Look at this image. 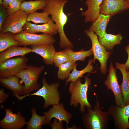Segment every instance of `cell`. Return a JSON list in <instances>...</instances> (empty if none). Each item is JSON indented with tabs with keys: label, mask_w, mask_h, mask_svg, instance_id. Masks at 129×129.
<instances>
[{
	"label": "cell",
	"mask_w": 129,
	"mask_h": 129,
	"mask_svg": "<svg viewBox=\"0 0 129 129\" xmlns=\"http://www.w3.org/2000/svg\"><path fill=\"white\" fill-rule=\"evenodd\" d=\"M68 0H47L46 5L43 10V11L48 12L51 16L58 28L60 37L59 44L61 48H72V43L66 37L64 27L68 20V17L63 11L64 7Z\"/></svg>",
	"instance_id": "6da1fadb"
},
{
	"label": "cell",
	"mask_w": 129,
	"mask_h": 129,
	"mask_svg": "<svg viewBox=\"0 0 129 129\" xmlns=\"http://www.w3.org/2000/svg\"><path fill=\"white\" fill-rule=\"evenodd\" d=\"M85 79L84 84L81 83V78L75 81L70 82L68 89L71 95L70 106L76 108L80 104L79 110L81 113L85 111V107L87 108L91 107L87 97V91L91 85V81L87 76L85 77Z\"/></svg>",
	"instance_id": "7a4b0ae2"
},
{
	"label": "cell",
	"mask_w": 129,
	"mask_h": 129,
	"mask_svg": "<svg viewBox=\"0 0 129 129\" xmlns=\"http://www.w3.org/2000/svg\"><path fill=\"white\" fill-rule=\"evenodd\" d=\"M97 98L96 104L93 108H87V112L82 116V125L86 129H105L109 120L108 113L101 110Z\"/></svg>",
	"instance_id": "3957f363"
},
{
	"label": "cell",
	"mask_w": 129,
	"mask_h": 129,
	"mask_svg": "<svg viewBox=\"0 0 129 129\" xmlns=\"http://www.w3.org/2000/svg\"><path fill=\"white\" fill-rule=\"evenodd\" d=\"M42 87L36 92L30 94L25 95L23 96L15 95L20 101L26 97L35 95L42 97L44 100L43 108H45L50 105H53L59 103L60 97L58 88L59 86L58 83L49 84L46 79L43 78L42 80Z\"/></svg>",
	"instance_id": "277c9868"
},
{
	"label": "cell",
	"mask_w": 129,
	"mask_h": 129,
	"mask_svg": "<svg viewBox=\"0 0 129 129\" xmlns=\"http://www.w3.org/2000/svg\"><path fill=\"white\" fill-rule=\"evenodd\" d=\"M44 68L43 65L37 67L27 65L25 69L16 75L24 83V94H28L39 88L40 85L38 83V78Z\"/></svg>",
	"instance_id": "5b68a950"
},
{
	"label": "cell",
	"mask_w": 129,
	"mask_h": 129,
	"mask_svg": "<svg viewBox=\"0 0 129 129\" xmlns=\"http://www.w3.org/2000/svg\"><path fill=\"white\" fill-rule=\"evenodd\" d=\"M84 32L91 41L92 47L91 49L94 56L93 63H95L96 60H97L101 65L100 68L101 73L102 74L105 75L107 70V61L113 52L107 51L104 47L99 42L97 35L94 31L86 29Z\"/></svg>",
	"instance_id": "8992f818"
},
{
	"label": "cell",
	"mask_w": 129,
	"mask_h": 129,
	"mask_svg": "<svg viewBox=\"0 0 129 129\" xmlns=\"http://www.w3.org/2000/svg\"><path fill=\"white\" fill-rule=\"evenodd\" d=\"M28 14L20 9L17 11L8 15L0 29V33L10 32L14 34L19 33L23 30Z\"/></svg>",
	"instance_id": "52a82bcc"
},
{
	"label": "cell",
	"mask_w": 129,
	"mask_h": 129,
	"mask_svg": "<svg viewBox=\"0 0 129 129\" xmlns=\"http://www.w3.org/2000/svg\"><path fill=\"white\" fill-rule=\"evenodd\" d=\"M14 38L19 43L20 46L38 45L46 44H53L55 42L53 35L43 33L41 34L32 33L22 31L13 35Z\"/></svg>",
	"instance_id": "ba28073f"
},
{
	"label": "cell",
	"mask_w": 129,
	"mask_h": 129,
	"mask_svg": "<svg viewBox=\"0 0 129 129\" xmlns=\"http://www.w3.org/2000/svg\"><path fill=\"white\" fill-rule=\"evenodd\" d=\"M27 58L24 56L7 59L0 63V76L5 78L16 75L27 66Z\"/></svg>",
	"instance_id": "9c48e42d"
},
{
	"label": "cell",
	"mask_w": 129,
	"mask_h": 129,
	"mask_svg": "<svg viewBox=\"0 0 129 129\" xmlns=\"http://www.w3.org/2000/svg\"><path fill=\"white\" fill-rule=\"evenodd\" d=\"M104 83L108 89L111 90L113 92L116 106L122 107L124 106L123 97L120 86L118 83L116 69L114 67L112 62L109 66L108 74Z\"/></svg>",
	"instance_id": "30bf717a"
},
{
	"label": "cell",
	"mask_w": 129,
	"mask_h": 129,
	"mask_svg": "<svg viewBox=\"0 0 129 129\" xmlns=\"http://www.w3.org/2000/svg\"><path fill=\"white\" fill-rule=\"evenodd\" d=\"M108 113L112 116L118 129H129V104L122 107L112 105L109 108Z\"/></svg>",
	"instance_id": "8fae6325"
},
{
	"label": "cell",
	"mask_w": 129,
	"mask_h": 129,
	"mask_svg": "<svg viewBox=\"0 0 129 129\" xmlns=\"http://www.w3.org/2000/svg\"><path fill=\"white\" fill-rule=\"evenodd\" d=\"M4 118L0 121V126L2 129H20L26 124L25 118L22 116L20 113H14L12 109H5Z\"/></svg>",
	"instance_id": "7c38bea8"
},
{
	"label": "cell",
	"mask_w": 129,
	"mask_h": 129,
	"mask_svg": "<svg viewBox=\"0 0 129 129\" xmlns=\"http://www.w3.org/2000/svg\"><path fill=\"white\" fill-rule=\"evenodd\" d=\"M129 9V4L124 0H103L100 6V13L111 17Z\"/></svg>",
	"instance_id": "4fadbf2b"
},
{
	"label": "cell",
	"mask_w": 129,
	"mask_h": 129,
	"mask_svg": "<svg viewBox=\"0 0 129 129\" xmlns=\"http://www.w3.org/2000/svg\"><path fill=\"white\" fill-rule=\"evenodd\" d=\"M43 114L46 118V124L48 125L50 124V121L53 118L58 119L60 122L65 121L67 124H68L72 116L65 109L62 103L53 105L52 108L45 112Z\"/></svg>",
	"instance_id": "5bb4252c"
},
{
	"label": "cell",
	"mask_w": 129,
	"mask_h": 129,
	"mask_svg": "<svg viewBox=\"0 0 129 129\" xmlns=\"http://www.w3.org/2000/svg\"><path fill=\"white\" fill-rule=\"evenodd\" d=\"M54 22L51 19L47 23L37 25L26 22L23 28L25 31L31 33L42 32L53 35L58 32L57 27Z\"/></svg>",
	"instance_id": "9a60e30c"
},
{
	"label": "cell",
	"mask_w": 129,
	"mask_h": 129,
	"mask_svg": "<svg viewBox=\"0 0 129 129\" xmlns=\"http://www.w3.org/2000/svg\"><path fill=\"white\" fill-rule=\"evenodd\" d=\"M31 52L40 55L44 63L47 65H52L56 52L53 44H46L38 45H31Z\"/></svg>",
	"instance_id": "2e32d148"
},
{
	"label": "cell",
	"mask_w": 129,
	"mask_h": 129,
	"mask_svg": "<svg viewBox=\"0 0 129 129\" xmlns=\"http://www.w3.org/2000/svg\"><path fill=\"white\" fill-rule=\"evenodd\" d=\"M103 0H86L87 10L82 11L81 15L85 17V22L95 21L98 18L100 14V6Z\"/></svg>",
	"instance_id": "e0dca14e"
},
{
	"label": "cell",
	"mask_w": 129,
	"mask_h": 129,
	"mask_svg": "<svg viewBox=\"0 0 129 129\" xmlns=\"http://www.w3.org/2000/svg\"><path fill=\"white\" fill-rule=\"evenodd\" d=\"M20 78L16 75L5 78H0V82L4 86L11 90L14 96L24 94V86L19 82Z\"/></svg>",
	"instance_id": "ac0fdd59"
},
{
	"label": "cell",
	"mask_w": 129,
	"mask_h": 129,
	"mask_svg": "<svg viewBox=\"0 0 129 129\" xmlns=\"http://www.w3.org/2000/svg\"><path fill=\"white\" fill-rule=\"evenodd\" d=\"M111 17L110 15L100 13L98 18L92 22L89 30L94 31L98 37H102L106 33V27Z\"/></svg>",
	"instance_id": "d6986e66"
},
{
	"label": "cell",
	"mask_w": 129,
	"mask_h": 129,
	"mask_svg": "<svg viewBox=\"0 0 129 129\" xmlns=\"http://www.w3.org/2000/svg\"><path fill=\"white\" fill-rule=\"evenodd\" d=\"M31 48L25 46H13L5 51L0 53V63L4 60L16 56H24L31 52Z\"/></svg>",
	"instance_id": "ffe728a7"
},
{
	"label": "cell",
	"mask_w": 129,
	"mask_h": 129,
	"mask_svg": "<svg viewBox=\"0 0 129 129\" xmlns=\"http://www.w3.org/2000/svg\"><path fill=\"white\" fill-rule=\"evenodd\" d=\"M116 69H119L122 73L123 81L120 86L124 98L125 106L129 104V81L127 76V70L125 64L116 62Z\"/></svg>",
	"instance_id": "44dd1931"
},
{
	"label": "cell",
	"mask_w": 129,
	"mask_h": 129,
	"mask_svg": "<svg viewBox=\"0 0 129 129\" xmlns=\"http://www.w3.org/2000/svg\"><path fill=\"white\" fill-rule=\"evenodd\" d=\"M98 37L99 42L109 51L112 50L115 45L121 43L122 36L120 33L115 35L106 33L102 37Z\"/></svg>",
	"instance_id": "7402d4cb"
},
{
	"label": "cell",
	"mask_w": 129,
	"mask_h": 129,
	"mask_svg": "<svg viewBox=\"0 0 129 129\" xmlns=\"http://www.w3.org/2000/svg\"><path fill=\"white\" fill-rule=\"evenodd\" d=\"M47 0H37L23 1L21 3L20 9L28 14L38 10H43L45 7Z\"/></svg>",
	"instance_id": "603a6c76"
},
{
	"label": "cell",
	"mask_w": 129,
	"mask_h": 129,
	"mask_svg": "<svg viewBox=\"0 0 129 129\" xmlns=\"http://www.w3.org/2000/svg\"><path fill=\"white\" fill-rule=\"evenodd\" d=\"M93 59H90L87 65L83 69L78 70H77L76 67L78 64L76 63L74 67L72 72L70 73L69 77L66 81V84L69 82H74L79 78L82 77L83 75L86 73H91L94 70V68L92 64Z\"/></svg>",
	"instance_id": "cb8c5ba5"
},
{
	"label": "cell",
	"mask_w": 129,
	"mask_h": 129,
	"mask_svg": "<svg viewBox=\"0 0 129 129\" xmlns=\"http://www.w3.org/2000/svg\"><path fill=\"white\" fill-rule=\"evenodd\" d=\"M32 116L29 120L26 122V129H41L42 125L46 124V118L44 115L40 116L38 114L36 109H31Z\"/></svg>",
	"instance_id": "d4e9b609"
},
{
	"label": "cell",
	"mask_w": 129,
	"mask_h": 129,
	"mask_svg": "<svg viewBox=\"0 0 129 129\" xmlns=\"http://www.w3.org/2000/svg\"><path fill=\"white\" fill-rule=\"evenodd\" d=\"M63 51L69 56L72 61L75 62L78 61H84L86 57H90L93 54L91 49L85 51L82 49L79 51H74L71 48H66Z\"/></svg>",
	"instance_id": "484cf974"
},
{
	"label": "cell",
	"mask_w": 129,
	"mask_h": 129,
	"mask_svg": "<svg viewBox=\"0 0 129 129\" xmlns=\"http://www.w3.org/2000/svg\"><path fill=\"white\" fill-rule=\"evenodd\" d=\"M20 46L19 42L14 38L13 35L6 33L0 34V52H3L11 46Z\"/></svg>",
	"instance_id": "4316f807"
},
{
	"label": "cell",
	"mask_w": 129,
	"mask_h": 129,
	"mask_svg": "<svg viewBox=\"0 0 129 129\" xmlns=\"http://www.w3.org/2000/svg\"><path fill=\"white\" fill-rule=\"evenodd\" d=\"M76 63L73 61L66 62L58 67L57 77L59 79L62 80L67 79L69 77L71 71L73 69Z\"/></svg>",
	"instance_id": "83f0119b"
},
{
	"label": "cell",
	"mask_w": 129,
	"mask_h": 129,
	"mask_svg": "<svg viewBox=\"0 0 129 129\" xmlns=\"http://www.w3.org/2000/svg\"><path fill=\"white\" fill-rule=\"evenodd\" d=\"M49 15L46 11L41 13L35 12L28 15L26 21H31L36 24L46 23L51 19L49 17Z\"/></svg>",
	"instance_id": "f1b7e54d"
},
{
	"label": "cell",
	"mask_w": 129,
	"mask_h": 129,
	"mask_svg": "<svg viewBox=\"0 0 129 129\" xmlns=\"http://www.w3.org/2000/svg\"><path fill=\"white\" fill-rule=\"evenodd\" d=\"M72 61L69 56L63 50L56 52L54 57V64L55 67H58L61 64Z\"/></svg>",
	"instance_id": "f546056e"
},
{
	"label": "cell",
	"mask_w": 129,
	"mask_h": 129,
	"mask_svg": "<svg viewBox=\"0 0 129 129\" xmlns=\"http://www.w3.org/2000/svg\"><path fill=\"white\" fill-rule=\"evenodd\" d=\"M21 3L20 0H12L6 8L8 15L12 14L20 10Z\"/></svg>",
	"instance_id": "4dcf8cb0"
},
{
	"label": "cell",
	"mask_w": 129,
	"mask_h": 129,
	"mask_svg": "<svg viewBox=\"0 0 129 129\" xmlns=\"http://www.w3.org/2000/svg\"><path fill=\"white\" fill-rule=\"evenodd\" d=\"M0 8V29L2 24L8 16L6 9L2 5Z\"/></svg>",
	"instance_id": "1f68e13d"
},
{
	"label": "cell",
	"mask_w": 129,
	"mask_h": 129,
	"mask_svg": "<svg viewBox=\"0 0 129 129\" xmlns=\"http://www.w3.org/2000/svg\"><path fill=\"white\" fill-rule=\"evenodd\" d=\"M8 96L9 95L5 93L4 90L3 89H1L0 90V103L5 101Z\"/></svg>",
	"instance_id": "d6a6232c"
},
{
	"label": "cell",
	"mask_w": 129,
	"mask_h": 129,
	"mask_svg": "<svg viewBox=\"0 0 129 129\" xmlns=\"http://www.w3.org/2000/svg\"><path fill=\"white\" fill-rule=\"evenodd\" d=\"M125 50L128 54V57L125 64L126 66L127 70L128 71L129 69V44L125 47Z\"/></svg>",
	"instance_id": "836d02e7"
},
{
	"label": "cell",
	"mask_w": 129,
	"mask_h": 129,
	"mask_svg": "<svg viewBox=\"0 0 129 129\" xmlns=\"http://www.w3.org/2000/svg\"><path fill=\"white\" fill-rule=\"evenodd\" d=\"M12 0H2V5L6 8Z\"/></svg>",
	"instance_id": "e575fe53"
},
{
	"label": "cell",
	"mask_w": 129,
	"mask_h": 129,
	"mask_svg": "<svg viewBox=\"0 0 129 129\" xmlns=\"http://www.w3.org/2000/svg\"><path fill=\"white\" fill-rule=\"evenodd\" d=\"M126 75L127 78L129 81V71H127L126 72Z\"/></svg>",
	"instance_id": "d590c367"
},
{
	"label": "cell",
	"mask_w": 129,
	"mask_h": 129,
	"mask_svg": "<svg viewBox=\"0 0 129 129\" xmlns=\"http://www.w3.org/2000/svg\"><path fill=\"white\" fill-rule=\"evenodd\" d=\"M2 0H0V5H2Z\"/></svg>",
	"instance_id": "8d00e7d4"
},
{
	"label": "cell",
	"mask_w": 129,
	"mask_h": 129,
	"mask_svg": "<svg viewBox=\"0 0 129 129\" xmlns=\"http://www.w3.org/2000/svg\"><path fill=\"white\" fill-rule=\"evenodd\" d=\"M129 4V0H124Z\"/></svg>",
	"instance_id": "74e56055"
},
{
	"label": "cell",
	"mask_w": 129,
	"mask_h": 129,
	"mask_svg": "<svg viewBox=\"0 0 129 129\" xmlns=\"http://www.w3.org/2000/svg\"><path fill=\"white\" fill-rule=\"evenodd\" d=\"M21 1H23V0H20Z\"/></svg>",
	"instance_id": "f35d334b"
}]
</instances>
